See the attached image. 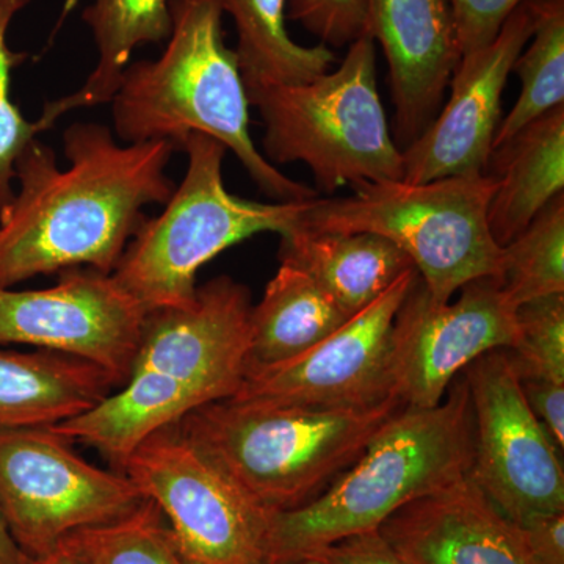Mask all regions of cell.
<instances>
[{
    "mask_svg": "<svg viewBox=\"0 0 564 564\" xmlns=\"http://www.w3.org/2000/svg\"><path fill=\"white\" fill-rule=\"evenodd\" d=\"M237 31L245 88L306 84L328 73L336 55L325 44L295 43L285 28L288 0H221Z\"/></svg>",
    "mask_w": 564,
    "mask_h": 564,
    "instance_id": "24",
    "label": "cell"
},
{
    "mask_svg": "<svg viewBox=\"0 0 564 564\" xmlns=\"http://www.w3.org/2000/svg\"><path fill=\"white\" fill-rule=\"evenodd\" d=\"M464 370L475 429L470 480L514 524L563 513L558 447L527 403L510 352H486Z\"/></svg>",
    "mask_w": 564,
    "mask_h": 564,
    "instance_id": "10",
    "label": "cell"
},
{
    "mask_svg": "<svg viewBox=\"0 0 564 564\" xmlns=\"http://www.w3.org/2000/svg\"><path fill=\"white\" fill-rule=\"evenodd\" d=\"M499 282L516 307L564 293V193L502 247Z\"/></svg>",
    "mask_w": 564,
    "mask_h": 564,
    "instance_id": "26",
    "label": "cell"
},
{
    "mask_svg": "<svg viewBox=\"0 0 564 564\" xmlns=\"http://www.w3.org/2000/svg\"><path fill=\"white\" fill-rule=\"evenodd\" d=\"M32 564H82L68 549L58 545L51 554L41 556V558L33 560Z\"/></svg>",
    "mask_w": 564,
    "mask_h": 564,
    "instance_id": "36",
    "label": "cell"
},
{
    "mask_svg": "<svg viewBox=\"0 0 564 564\" xmlns=\"http://www.w3.org/2000/svg\"><path fill=\"white\" fill-rule=\"evenodd\" d=\"M69 169L33 139L14 163V192L0 212V288L73 269L113 273L147 221L144 207L166 204L170 141L124 143L109 126L74 122L63 133Z\"/></svg>",
    "mask_w": 564,
    "mask_h": 564,
    "instance_id": "1",
    "label": "cell"
},
{
    "mask_svg": "<svg viewBox=\"0 0 564 564\" xmlns=\"http://www.w3.org/2000/svg\"><path fill=\"white\" fill-rule=\"evenodd\" d=\"M61 545L82 564H188L162 511L148 499L118 521L68 534Z\"/></svg>",
    "mask_w": 564,
    "mask_h": 564,
    "instance_id": "27",
    "label": "cell"
},
{
    "mask_svg": "<svg viewBox=\"0 0 564 564\" xmlns=\"http://www.w3.org/2000/svg\"><path fill=\"white\" fill-rule=\"evenodd\" d=\"M158 505L188 564H272L269 510L177 430L152 434L122 464Z\"/></svg>",
    "mask_w": 564,
    "mask_h": 564,
    "instance_id": "9",
    "label": "cell"
},
{
    "mask_svg": "<svg viewBox=\"0 0 564 564\" xmlns=\"http://www.w3.org/2000/svg\"><path fill=\"white\" fill-rule=\"evenodd\" d=\"M172 0H95L82 13L90 29L98 63L79 90L47 102L40 118L47 129L63 115L80 107L110 102L131 65L133 51L144 44L169 40L173 20Z\"/></svg>",
    "mask_w": 564,
    "mask_h": 564,
    "instance_id": "23",
    "label": "cell"
},
{
    "mask_svg": "<svg viewBox=\"0 0 564 564\" xmlns=\"http://www.w3.org/2000/svg\"><path fill=\"white\" fill-rule=\"evenodd\" d=\"M251 311L247 285L229 276L196 288L185 306L152 311L132 373L176 378L212 402L229 399L247 372Z\"/></svg>",
    "mask_w": 564,
    "mask_h": 564,
    "instance_id": "15",
    "label": "cell"
},
{
    "mask_svg": "<svg viewBox=\"0 0 564 564\" xmlns=\"http://www.w3.org/2000/svg\"><path fill=\"white\" fill-rule=\"evenodd\" d=\"M518 337V307L496 278L464 285L455 303H437L417 274L393 321L392 393L403 406H437L462 370L486 352L513 350Z\"/></svg>",
    "mask_w": 564,
    "mask_h": 564,
    "instance_id": "11",
    "label": "cell"
},
{
    "mask_svg": "<svg viewBox=\"0 0 564 564\" xmlns=\"http://www.w3.org/2000/svg\"><path fill=\"white\" fill-rule=\"evenodd\" d=\"M288 18L325 46H350L366 35L364 0H288Z\"/></svg>",
    "mask_w": 564,
    "mask_h": 564,
    "instance_id": "30",
    "label": "cell"
},
{
    "mask_svg": "<svg viewBox=\"0 0 564 564\" xmlns=\"http://www.w3.org/2000/svg\"><path fill=\"white\" fill-rule=\"evenodd\" d=\"M378 532L411 564H536L519 525L469 475L404 505Z\"/></svg>",
    "mask_w": 564,
    "mask_h": 564,
    "instance_id": "17",
    "label": "cell"
},
{
    "mask_svg": "<svg viewBox=\"0 0 564 564\" xmlns=\"http://www.w3.org/2000/svg\"><path fill=\"white\" fill-rule=\"evenodd\" d=\"M33 560L29 558L24 552L18 547L13 538L7 529L6 521L0 514V564H32Z\"/></svg>",
    "mask_w": 564,
    "mask_h": 564,
    "instance_id": "35",
    "label": "cell"
},
{
    "mask_svg": "<svg viewBox=\"0 0 564 564\" xmlns=\"http://www.w3.org/2000/svg\"><path fill=\"white\" fill-rule=\"evenodd\" d=\"M415 278L417 270L404 273L380 299L299 358L245 375L229 399L367 408L395 397L389 370L393 321Z\"/></svg>",
    "mask_w": 564,
    "mask_h": 564,
    "instance_id": "13",
    "label": "cell"
},
{
    "mask_svg": "<svg viewBox=\"0 0 564 564\" xmlns=\"http://www.w3.org/2000/svg\"><path fill=\"white\" fill-rule=\"evenodd\" d=\"M474 451L473 402L463 377L437 406L400 408L313 502L272 513L270 563L303 562L337 541L380 529L404 505L464 480Z\"/></svg>",
    "mask_w": 564,
    "mask_h": 564,
    "instance_id": "3",
    "label": "cell"
},
{
    "mask_svg": "<svg viewBox=\"0 0 564 564\" xmlns=\"http://www.w3.org/2000/svg\"><path fill=\"white\" fill-rule=\"evenodd\" d=\"M212 400L199 389L155 372H133L117 391L76 417L47 426L69 443L96 448L118 470L152 434Z\"/></svg>",
    "mask_w": 564,
    "mask_h": 564,
    "instance_id": "18",
    "label": "cell"
},
{
    "mask_svg": "<svg viewBox=\"0 0 564 564\" xmlns=\"http://www.w3.org/2000/svg\"><path fill=\"white\" fill-rule=\"evenodd\" d=\"M245 90L261 113L267 161L306 163L317 192L403 180V152L378 95L377 50L369 35L352 41L333 73L306 84Z\"/></svg>",
    "mask_w": 564,
    "mask_h": 564,
    "instance_id": "6",
    "label": "cell"
},
{
    "mask_svg": "<svg viewBox=\"0 0 564 564\" xmlns=\"http://www.w3.org/2000/svg\"><path fill=\"white\" fill-rule=\"evenodd\" d=\"M61 274L41 291L0 288V345L73 356L120 388L131 377L150 313L109 273L84 267Z\"/></svg>",
    "mask_w": 564,
    "mask_h": 564,
    "instance_id": "12",
    "label": "cell"
},
{
    "mask_svg": "<svg viewBox=\"0 0 564 564\" xmlns=\"http://www.w3.org/2000/svg\"><path fill=\"white\" fill-rule=\"evenodd\" d=\"M293 564H326V563L322 562V560H318V558H310V560H303V562L293 563Z\"/></svg>",
    "mask_w": 564,
    "mask_h": 564,
    "instance_id": "37",
    "label": "cell"
},
{
    "mask_svg": "<svg viewBox=\"0 0 564 564\" xmlns=\"http://www.w3.org/2000/svg\"><path fill=\"white\" fill-rule=\"evenodd\" d=\"M527 403L543 423L560 452L564 448V383L521 378Z\"/></svg>",
    "mask_w": 564,
    "mask_h": 564,
    "instance_id": "33",
    "label": "cell"
},
{
    "mask_svg": "<svg viewBox=\"0 0 564 564\" xmlns=\"http://www.w3.org/2000/svg\"><path fill=\"white\" fill-rule=\"evenodd\" d=\"M173 28L155 61L131 63L111 98L122 143L170 141L182 150L204 133L237 155L274 202H306L318 192L284 176L252 143L250 102L236 51L226 46L221 0H172Z\"/></svg>",
    "mask_w": 564,
    "mask_h": 564,
    "instance_id": "2",
    "label": "cell"
},
{
    "mask_svg": "<svg viewBox=\"0 0 564 564\" xmlns=\"http://www.w3.org/2000/svg\"><path fill=\"white\" fill-rule=\"evenodd\" d=\"M348 318L313 276L281 262L261 302L252 306L245 375L299 358Z\"/></svg>",
    "mask_w": 564,
    "mask_h": 564,
    "instance_id": "22",
    "label": "cell"
},
{
    "mask_svg": "<svg viewBox=\"0 0 564 564\" xmlns=\"http://www.w3.org/2000/svg\"><path fill=\"white\" fill-rule=\"evenodd\" d=\"M534 28L532 3L524 0L491 44L462 55L444 109L403 152V180L422 184L488 172L502 95L516 58Z\"/></svg>",
    "mask_w": 564,
    "mask_h": 564,
    "instance_id": "14",
    "label": "cell"
},
{
    "mask_svg": "<svg viewBox=\"0 0 564 564\" xmlns=\"http://www.w3.org/2000/svg\"><path fill=\"white\" fill-rule=\"evenodd\" d=\"M280 258L313 276L350 317L415 270L402 250L377 234L315 232L300 226L281 236Z\"/></svg>",
    "mask_w": 564,
    "mask_h": 564,
    "instance_id": "21",
    "label": "cell"
},
{
    "mask_svg": "<svg viewBox=\"0 0 564 564\" xmlns=\"http://www.w3.org/2000/svg\"><path fill=\"white\" fill-rule=\"evenodd\" d=\"M313 558L322 560L326 564H411L381 536L378 530L352 534L337 541Z\"/></svg>",
    "mask_w": 564,
    "mask_h": 564,
    "instance_id": "32",
    "label": "cell"
},
{
    "mask_svg": "<svg viewBox=\"0 0 564 564\" xmlns=\"http://www.w3.org/2000/svg\"><path fill=\"white\" fill-rule=\"evenodd\" d=\"M400 408L397 397L367 408L223 399L196 408L176 426L252 500L276 513L317 499Z\"/></svg>",
    "mask_w": 564,
    "mask_h": 564,
    "instance_id": "4",
    "label": "cell"
},
{
    "mask_svg": "<svg viewBox=\"0 0 564 564\" xmlns=\"http://www.w3.org/2000/svg\"><path fill=\"white\" fill-rule=\"evenodd\" d=\"M32 0H0V212L13 199L14 163L40 132L43 122L28 121L11 99V70L28 58L9 46L11 22Z\"/></svg>",
    "mask_w": 564,
    "mask_h": 564,
    "instance_id": "29",
    "label": "cell"
},
{
    "mask_svg": "<svg viewBox=\"0 0 564 564\" xmlns=\"http://www.w3.org/2000/svg\"><path fill=\"white\" fill-rule=\"evenodd\" d=\"M519 529L536 564H564V511L534 516Z\"/></svg>",
    "mask_w": 564,
    "mask_h": 564,
    "instance_id": "34",
    "label": "cell"
},
{
    "mask_svg": "<svg viewBox=\"0 0 564 564\" xmlns=\"http://www.w3.org/2000/svg\"><path fill=\"white\" fill-rule=\"evenodd\" d=\"M494 188L489 173L422 184L362 182L344 198L313 199L299 226L315 232H370L391 240L411 259L434 302L447 303L469 282L499 281L502 248L488 225Z\"/></svg>",
    "mask_w": 564,
    "mask_h": 564,
    "instance_id": "5",
    "label": "cell"
},
{
    "mask_svg": "<svg viewBox=\"0 0 564 564\" xmlns=\"http://www.w3.org/2000/svg\"><path fill=\"white\" fill-rule=\"evenodd\" d=\"M144 496L126 474L93 466L51 429H0V514L36 560L77 530L133 513Z\"/></svg>",
    "mask_w": 564,
    "mask_h": 564,
    "instance_id": "8",
    "label": "cell"
},
{
    "mask_svg": "<svg viewBox=\"0 0 564 564\" xmlns=\"http://www.w3.org/2000/svg\"><path fill=\"white\" fill-rule=\"evenodd\" d=\"M366 35L383 47L400 151L434 120L462 61L447 0H364Z\"/></svg>",
    "mask_w": 564,
    "mask_h": 564,
    "instance_id": "16",
    "label": "cell"
},
{
    "mask_svg": "<svg viewBox=\"0 0 564 564\" xmlns=\"http://www.w3.org/2000/svg\"><path fill=\"white\" fill-rule=\"evenodd\" d=\"M489 166L496 188L488 225L502 248L564 193V106L549 110L494 148Z\"/></svg>",
    "mask_w": 564,
    "mask_h": 564,
    "instance_id": "19",
    "label": "cell"
},
{
    "mask_svg": "<svg viewBox=\"0 0 564 564\" xmlns=\"http://www.w3.org/2000/svg\"><path fill=\"white\" fill-rule=\"evenodd\" d=\"M530 3L533 33L511 70L521 80V93L508 117L500 121L492 150L529 122L564 106V0H530Z\"/></svg>",
    "mask_w": 564,
    "mask_h": 564,
    "instance_id": "25",
    "label": "cell"
},
{
    "mask_svg": "<svg viewBox=\"0 0 564 564\" xmlns=\"http://www.w3.org/2000/svg\"><path fill=\"white\" fill-rule=\"evenodd\" d=\"M462 55L491 44L524 0H447Z\"/></svg>",
    "mask_w": 564,
    "mask_h": 564,
    "instance_id": "31",
    "label": "cell"
},
{
    "mask_svg": "<svg viewBox=\"0 0 564 564\" xmlns=\"http://www.w3.org/2000/svg\"><path fill=\"white\" fill-rule=\"evenodd\" d=\"M182 151L188 163L180 187L161 215L141 225L111 273L148 313L191 303L203 265L256 234L292 231L315 199L261 203L240 198L223 182L225 144L192 133Z\"/></svg>",
    "mask_w": 564,
    "mask_h": 564,
    "instance_id": "7",
    "label": "cell"
},
{
    "mask_svg": "<svg viewBox=\"0 0 564 564\" xmlns=\"http://www.w3.org/2000/svg\"><path fill=\"white\" fill-rule=\"evenodd\" d=\"M118 388L99 367L51 351L0 350V429H47Z\"/></svg>",
    "mask_w": 564,
    "mask_h": 564,
    "instance_id": "20",
    "label": "cell"
},
{
    "mask_svg": "<svg viewBox=\"0 0 564 564\" xmlns=\"http://www.w3.org/2000/svg\"><path fill=\"white\" fill-rule=\"evenodd\" d=\"M518 344L510 352L519 378L564 383V293L518 307Z\"/></svg>",
    "mask_w": 564,
    "mask_h": 564,
    "instance_id": "28",
    "label": "cell"
}]
</instances>
